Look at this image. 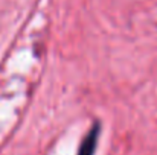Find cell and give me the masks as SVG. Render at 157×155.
Listing matches in <instances>:
<instances>
[{
	"label": "cell",
	"mask_w": 157,
	"mask_h": 155,
	"mask_svg": "<svg viewBox=\"0 0 157 155\" xmlns=\"http://www.w3.org/2000/svg\"><path fill=\"white\" fill-rule=\"evenodd\" d=\"M98 132H99V128L98 125H95L92 128V131L86 135V138L82 140L81 146H79V152L78 155H93L95 154V149H96V143H98Z\"/></svg>",
	"instance_id": "1"
}]
</instances>
